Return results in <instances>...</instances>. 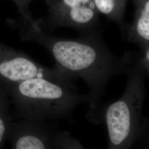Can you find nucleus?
Returning <instances> with one entry per match:
<instances>
[{"label":"nucleus","instance_id":"6","mask_svg":"<svg viewBox=\"0 0 149 149\" xmlns=\"http://www.w3.org/2000/svg\"><path fill=\"white\" fill-rule=\"evenodd\" d=\"M135 12L133 22L128 24L125 36L141 50L149 45V0H134Z\"/></svg>","mask_w":149,"mask_h":149},{"label":"nucleus","instance_id":"1","mask_svg":"<svg viewBox=\"0 0 149 149\" xmlns=\"http://www.w3.org/2000/svg\"><path fill=\"white\" fill-rule=\"evenodd\" d=\"M24 41L37 43L45 48L55 61V68L71 81L81 79L89 92L87 117L98 124L100 100L109 81L125 74L134 59L131 52L118 56L107 47L98 31L78 39L60 37L43 30L33 17H22L19 26Z\"/></svg>","mask_w":149,"mask_h":149},{"label":"nucleus","instance_id":"3","mask_svg":"<svg viewBox=\"0 0 149 149\" xmlns=\"http://www.w3.org/2000/svg\"><path fill=\"white\" fill-rule=\"evenodd\" d=\"M125 74V90L117 101L102 107L99 123L106 124L108 136V148L127 149L136 143L143 122L145 99V73L134 54Z\"/></svg>","mask_w":149,"mask_h":149},{"label":"nucleus","instance_id":"4","mask_svg":"<svg viewBox=\"0 0 149 149\" xmlns=\"http://www.w3.org/2000/svg\"><path fill=\"white\" fill-rule=\"evenodd\" d=\"M48 7L45 17L38 19L43 30L68 27L87 34L97 30L99 12L93 0H45Z\"/></svg>","mask_w":149,"mask_h":149},{"label":"nucleus","instance_id":"7","mask_svg":"<svg viewBox=\"0 0 149 149\" xmlns=\"http://www.w3.org/2000/svg\"><path fill=\"white\" fill-rule=\"evenodd\" d=\"M96 8L110 21L117 24L125 36L128 24L124 21V13L128 0H93Z\"/></svg>","mask_w":149,"mask_h":149},{"label":"nucleus","instance_id":"5","mask_svg":"<svg viewBox=\"0 0 149 149\" xmlns=\"http://www.w3.org/2000/svg\"><path fill=\"white\" fill-rule=\"evenodd\" d=\"M16 149H77L80 142L68 132L54 130L46 122L24 119L16 127Z\"/></svg>","mask_w":149,"mask_h":149},{"label":"nucleus","instance_id":"8","mask_svg":"<svg viewBox=\"0 0 149 149\" xmlns=\"http://www.w3.org/2000/svg\"><path fill=\"white\" fill-rule=\"evenodd\" d=\"M136 59L143 69L146 75L149 76V45L143 50L139 54H135Z\"/></svg>","mask_w":149,"mask_h":149},{"label":"nucleus","instance_id":"9","mask_svg":"<svg viewBox=\"0 0 149 149\" xmlns=\"http://www.w3.org/2000/svg\"><path fill=\"white\" fill-rule=\"evenodd\" d=\"M19 10L21 13L22 17H28L32 16L29 11V6L32 0H15Z\"/></svg>","mask_w":149,"mask_h":149},{"label":"nucleus","instance_id":"10","mask_svg":"<svg viewBox=\"0 0 149 149\" xmlns=\"http://www.w3.org/2000/svg\"><path fill=\"white\" fill-rule=\"evenodd\" d=\"M6 132V124L5 120L0 116V144L2 141L3 139Z\"/></svg>","mask_w":149,"mask_h":149},{"label":"nucleus","instance_id":"2","mask_svg":"<svg viewBox=\"0 0 149 149\" xmlns=\"http://www.w3.org/2000/svg\"><path fill=\"white\" fill-rule=\"evenodd\" d=\"M13 94L20 116L34 121L69 119L77 107L88 102V94L79 93L73 84L44 77L14 85Z\"/></svg>","mask_w":149,"mask_h":149}]
</instances>
